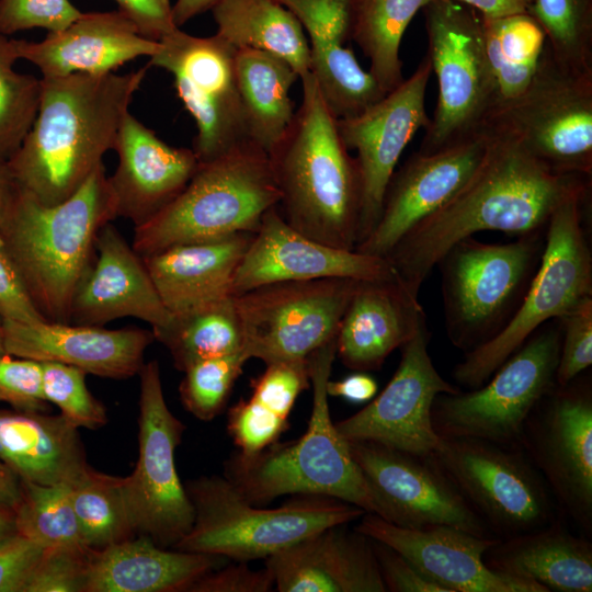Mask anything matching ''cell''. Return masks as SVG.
Returning a JSON list of instances; mask_svg holds the SVG:
<instances>
[{
    "instance_id": "30",
    "label": "cell",
    "mask_w": 592,
    "mask_h": 592,
    "mask_svg": "<svg viewBox=\"0 0 592 592\" xmlns=\"http://www.w3.org/2000/svg\"><path fill=\"white\" fill-rule=\"evenodd\" d=\"M253 234L174 244L143 257L169 312L183 315L234 296V277Z\"/></svg>"
},
{
    "instance_id": "47",
    "label": "cell",
    "mask_w": 592,
    "mask_h": 592,
    "mask_svg": "<svg viewBox=\"0 0 592 592\" xmlns=\"http://www.w3.org/2000/svg\"><path fill=\"white\" fill-rule=\"evenodd\" d=\"M92 554L80 546L44 548L22 592H84Z\"/></svg>"
},
{
    "instance_id": "52",
    "label": "cell",
    "mask_w": 592,
    "mask_h": 592,
    "mask_svg": "<svg viewBox=\"0 0 592 592\" xmlns=\"http://www.w3.org/2000/svg\"><path fill=\"white\" fill-rule=\"evenodd\" d=\"M0 318L33 323L46 321L35 306L0 236Z\"/></svg>"
},
{
    "instance_id": "53",
    "label": "cell",
    "mask_w": 592,
    "mask_h": 592,
    "mask_svg": "<svg viewBox=\"0 0 592 592\" xmlns=\"http://www.w3.org/2000/svg\"><path fill=\"white\" fill-rule=\"evenodd\" d=\"M274 580L266 567L253 570L248 562L223 565L196 580L189 592H269Z\"/></svg>"
},
{
    "instance_id": "20",
    "label": "cell",
    "mask_w": 592,
    "mask_h": 592,
    "mask_svg": "<svg viewBox=\"0 0 592 592\" xmlns=\"http://www.w3.org/2000/svg\"><path fill=\"white\" fill-rule=\"evenodd\" d=\"M431 73L426 55L414 72L380 101L357 116L338 119L344 145L356 151L361 179L357 244L379 219L384 195L401 153L415 133L430 124L425 91Z\"/></svg>"
},
{
    "instance_id": "24",
    "label": "cell",
    "mask_w": 592,
    "mask_h": 592,
    "mask_svg": "<svg viewBox=\"0 0 592 592\" xmlns=\"http://www.w3.org/2000/svg\"><path fill=\"white\" fill-rule=\"evenodd\" d=\"M123 317L146 321L152 331L173 320L143 257L107 223L99 231L94 259L73 294L70 323L103 327Z\"/></svg>"
},
{
    "instance_id": "46",
    "label": "cell",
    "mask_w": 592,
    "mask_h": 592,
    "mask_svg": "<svg viewBox=\"0 0 592 592\" xmlns=\"http://www.w3.org/2000/svg\"><path fill=\"white\" fill-rule=\"evenodd\" d=\"M41 365L45 399L57 406L71 424L96 430L107 422L104 406L86 385V372L58 362H41Z\"/></svg>"
},
{
    "instance_id": "40",
    "label": "cell",
    "mask_w": 592,
    "mask_h": 592,
    "mask_svg": "<svg viewBox=\"0 0 592 592\" xmlns=\"http://www.w3.org/2000/svg\"><path fill=\"white\" fill-rule=\"evenodd\" d=\"M309 71L326 105L337 119L357 116L387 94L345 45L309 41Z\"/></svg>"
},
{
    "instance_id": "36",
    "label": "cell",
    "mask_w": 592,
    "mask_h": 592,
    "mask_svg": "<svg viewBox=\"0 0 592 592\" xmlns=\"http://www.w3.org/2000/svg\"><path fill=\"white\" fill-rule=\"evenodd\" d=\"M212 13L216 34L236 49L250 48L286 60L299 79L309 71V41L298 20L275 0H219Z\"/></svg>"
},
{
    "instance_id": "38",
    "label": "cell",
    "mask_w": 592,
    "mask_h": 592,
    "mask_svg": "<svg viewBox=\"0 0 592 592\" xmlns=\"http://www.w3.org/2000/svg\"><path fill=\"white\" fill-rule=\"evenodd\" d=\"M432 0H354L351 39L369 59V72L385 93L405 79L399 49L414 18Z\"/></svg>"
},
{
    "instance_id": "42",
    "label": "cell",
    "mask_w": 592,
    "mask_h": 592,
    "mask_svg": "<svg viewBox=\"0 0 592 592\" xmlns=\"http://www.w3.org/2000/svg\"><path fill=\"white\" fill-rule=\"evenodd\" d=\"M20 482L21 498L14 509L18 534L43 548L87 547L72 508L69 486Z\"/></svg>"
},
{
    "instance_id": "18",
    "label": "cell",
    "mask_w": 592,
    "mask_h": 592,
    "mask_svg": "<svg viewBox=\"0 0 592 592\" xmlns=\"http://www.w3.org/2000/svg\"><path fill=\"white\" fill-rule=\"evenodd\" d=\"M384 520L403 527L451 526L497 537L432 459L365 441H348Z\"/></svg>"
},
{
    "instance_id": "56",
    "label": "cell",
    "mask_w": 592,
    "mask_h": 592,
    "mask_svg": "<svg viewBox=\"0 0 592 592\" xmlns=\"http://www.w3.org/2000/svg\"><path fill=\"white\" fill-rule=\"evenodd\" d=\"M118 10L127 15L139 32L153 41L175 30L170 0H115Z\"/></svg>"
},
{
    "instance_id": "6",
    "label": "cell",
    "mask_w": 592,
    "mask_h": 592,
    "mask_svg": "<svg viewBox=\"0 0 592 592\" xmlns=\"http://www.w3.org/2000/svg\"><path fill=\"white\" fill-rule=\"evenodd\" d=\"M280 197L269 155L246 140L200 162L183 191L135 227L132 246L145 257L174 244L255 232Z\"/></svg>"
},
{
    "instance_id": "32",
    "label": "cell",
    "mask_w": 592,
    "mask_h": 592,
    "mask_svg": "<svg viewBox=\"0 0 592 592\" xmlns=\"http://www.w3.org/2000/svg\"><path fill=\"white\" fill-rule=\"evenodd\" d=\"M0 460L22 481L72 486L90 468L64 415L0 409Z\"/></svg>"
},
{
    "instance_id": "49",
    "label": "cell",
    "mask_w": 592,
    "mask_h": 592,
    "mask_svg": "<svg viewBox=\"0 0 592 592\" xmlns=\"http://www.w3.org/2000/svg\"><path fill=\"white\" fill-rule=\"evenodd\" d=\"M561 321L556 384L566 386L592 364V297L583 299Z\"/></svg>"
},
{
    "instance_id": "28",
    "label": "cell",
    "mask_w": 592,
    "mask_h": 592,
    "mask_svg": "<svg viewBox=\"0 0 592 592\" xmlns=\"http://www.w3.org/2000/svg\"><path fill=\"white\" fill-rule=\"evenodd\" d=\"M19 59L35 65L42 77L104 75L139 57L153 56L159 41L144 36L119 10L83 13L41 42L14 39Z\"/></svg>"
},
{
    "instance_id": "10",
    "label": "cell",
    "mask_w": 592,
    "mask_h": 592,
    "mask_svg": "<svg viewBox=\"0 0 592 592\" xmlns=\"http://www.w3.org/2000/svg\"><path fill=\"white\" fill-rule=\"evenodd\" d=\"M481 128L516 141L560 173L592 174V72L559 65L547 44L525 91L493 109Z\"/></svg>"
},
{
    "instance_id": "45",
    "label": "cell",
    "mask_w": 592,
    "mask_h": 592,
    "mask_svg": "<svg viewBox=\"0 0 592 592\" xmlns=\"http://www.w3.org/2000/svg\"><path fill=\"white\" fill-rule=\"evenodd\" d=\"M248 360L242 350L189 366L179 386L180 399L186 411L206 422L220 414Z\"/></svg>"
},
{
    "instance_id": "41",
    "label": "cell",
    "mask_w": 592,
    "mask_h": 592,
    "mask_svg": "<svg viewBox=\"0 0 592 592\" xmlns=\"http://www.w3.org/2000/svg\"><path fill=\"white\" fill-rule=\"evenodd\" d=\"M83 543L93 550L135 535L122 492V477L89 470L69 486Z\"/></svg>"
},
{
    "instance_id": "8",
    "label": "cell",
    "mask_w": 592,
    "mask_h": 592,
    "mask_svg": "<svg viewBox=\"0 0 592 592\" xmlns=\"http://www.w3.org/2000/svg\"><path fill=\"white\" fill-rule=\"evenodd\" d=\"M588 193L571 195L553 213L538 265L511 319L455 365L453 378L467 390L483 385L545 322L592 297V257L582 227Z\"/></svg>"
},
{
    "instance_id": "11",
    "label": "cell",
    "mask_w": 592,
    "mask_h": 592,
    "mask_svg": "<svg viewBox=\"0 0 592 592\" xmlns=\"http://www.w3.org/2000/svg\"><path fill=\"white\" fill-rule=\"evenodd\" d=\"M561 333L536 330L480 387L439 395L432 423L440 437L521 447L525 424L556 384Z\"/></svg>"
},
{
    "instance_id": "15",
    "label": "cell",
    "mask_w": 592,
    "mask_h": 592,
    "mask_svg": "<svg viewBox=\"0 0 592 592\" xmlns=\"http://www.w3.org/2000/svg\"><path fill=\"white\" fill-rule=\"evenodd\" d=\"M360 280L328 277L261 285L234 296L249 358L306 361L337 338Z\"/></svg>"
},
{
    "instance_id": "33",
    "label": "cell",
    "mask_w": 592,
    "mask_h": 592,
    "mask_svg": "<svg viewBox=\"0 0 592 592\" xmlns=\"http://www.w3.org/2000/svg\"><path fill=\"white\" fill-rule=\"evenodd\" d=\"M486 566L497 573L528 580L548 592L592 591V545L571 533L557 519L505 538L483 554Z\"/></svg>"
},
{
    "instance_id": "34",
    "label": "cell",
    "mask_w": 592,
    "mask_h": 592,
    "mask_svg": "<svg viewBox=\"0 0 592 592\" xmlns=\"http://www.w3.org/2000/svg\"><path fill=\"white\" fill-rule=\"evenodd\" d=\"M310 386L306 361L275 362L251 380L249 398L227 412V432L237 451L254 454L278 441L288 429L298 396Z\"/></svg>"
},
{
    "instance_id": "27",
    "label": "cell",
    "mask_w": 592,
    "mask_h": 592,
    "mask_svg": "<svg viewBox=\"0 0 592 592\" xmlns=\"http://www.w3.org/2000/svg\"><path fill=\"white\" fill-rule=\"evenodd\" d=\"M338 524L265 559L280 592H386L373 542Z\"/></svg>"
},
{
    "instance_id": "16",
    "label": "cell",
    "mask_w": 592,
    "mask_h": 592,
    "mask_svg": "<svg viewBox=\"0 0 592 592\" xmlns=\"http://www.w3.org/2000/svg\"><path fill=\"white\" fill-rule=\"evenodd\" d=\"M159 43L147 65L172 75L177 94L196 125L193 151L198 161L249 140L236 77L237 49L217 34L200 37L180 27Z\"/></svg>"
},
{
    "instance_id": "19",
    "label": "cell",
    "mask_w": 592,
    "mask_h": 592,
    "mask_svg": "<svg viewBox=\"0 0 592 592\" xmlns=\"http://www.w3.org/2000/svg\"><path fill=\"white\" fill-rule=\"evenodd\" d=\"M423 326L401 350L399 365L380 394L341 421L334 422L346 441H365L415 455H430L440 436L432 423V406L441 394L460 389L436 371L428 352Z\"/></svg>"
},
{
    "instance_id": "14",
    "label": "cell",
    "mask_w": 592,
    "mask_h": 592,
    "mask_svg": "<svg viewBox=\"0 0 592 592\" xmlns=\"http://www.w3.org/2000/svg\"><path fill=\"white\" fill-rule=\"evenodd\" d=\"M138 375V460L133 473L122 477V492L135 535L173 548L194 521L174 460L185 425L168 408L158 362L144 364Z\"/></svg>"
},
{
    "instance_id": "59",
    "label": "cell",
    "mask_w": 592,
    "mask_h": 592,
    "mask_svg": "<svg viewBox=\"0 0 592 592\" xmlns=\"http://www.w3.org/2000/svg\"><path fill=\"white\" fill-rule=\"evenodd\" d=\"M20 190L8 160L0 158V231L14 207Z\"/></svg>"
},
{
    "instance_id": "13",
    "label": "cell",
    "mask_w": 592,
    "mask_h": 592,
    "mask_svg": "<svg viewBox=\"0 0 592 592\" xmlns=\"http://www.w3.org/2000/svg\"><path fill=\"white\" fill-rule=\"evenodd\" d=\"M430 455L497 537L556 519L553 494L522 447L440 437Z\"/></svg>"
},
{
    "instance_id": "39",
    "label": "cell",
    "mask_w": 592,
    "mask_h": 592,
    "mask_svg": "<svg viewBox=\"0 0 592 592\" xmlns=\"http://www.w3.org/2000/svg\"><path fill=\"white\" fill-rule=\"evenodd\" d=\"M152 332L155 340L168 349L180 372L198 361L243 350V333L234 296L173 316L169 326Z\"/></svg>"
},
{
    "instance_id": "23",
    "label": "cell",
    "mask_w": 592,
    "mask_h": 592,
    "mask_svg": "<svg viewBox=\"0 0 592 592\" xmlns=\"http://www.w3.org/2000/svg\"><path fill=\"white\" fill-rule=\"evenodd\" d=\"M354 528L384 543L447 592H548L543 585L497 573L483 554L499 538L481 537L451 526L403 527L364 513Z\"/></svg>"
},
{
    "instance_id": "31",
    "label": "cell",
    "mask_w": 592,
    "mask_h": 592,
    "mask_svg": "<svg viewBox=\"0 0 592 592\" xmlns=\"http://www.w3.org/2000/svg\"><path fill=\"white\" fill-rule=\"evenodd\" d=\"M225 557L163 548L138 535L93 550L84 592H183Z\"/></svg>"
},
{
    "instance_id": "51",
    "label": "cell",
    "mask_w": 592,
    "mask_h": 592,
    "mask_svg": "<svg viewBox=\"0 0 592 592\" xmlns=\"http://www.w3.org/2000/svg\"><path fill=\"white\" fill-rule=\"evenodd\" d=\"M81 14L69 0H0V33L8 36L34 27L57 32Z\"/></svg>"
},
{
    "instance_id": "3",
    "label": "cell",
    "mask_w": 592,
    "mask_h": 592,
    "mask_svg": "<svg viewBox=\"0 0 592 592\" xmlns=\"http://www.w3.org/2000/svg\"><path fill=\"white\" fill-rule=\"evenodd\" d=\"M301 103L287 132L269 153L285 221L321 243L355 250L361 214V179L338 119L308 71Z\"/></svg>"
},
{
    "instance_id": "63",
    "label": "cell",
    "mask_w": 592,
    "mask_h": 592,
    "mask_svg": "<svg viewBox=\"0 0 592 592\" xmlns=\"http://www.w3.org/2000/svg\"><path fill=\"white\" fill-rule=\"evenodd\" d=\"M4 352L5 351H4V348H3L2 319L0 318V353H4Z\"/></svg>"
},
{
    "instance_id": "55",
    "label": "cell",
    "mask_w": 592,
    "mask_h": 592,
    "mask_svg": "<svg viewBox=\"0 0 592 592\" xmlns=\"http://www.w3.org/2000/svg\"><path fill=\"white\" fill-rule=\"evenodd\" d=\"M43 550L20 534L0 542V592H22Z\"/></svg>"
},
{
    "instance_id": "22",
    "label": "cell",
    "mask_w": 592,
    "mask_h": 592,
    "mask_svg": "<svg viewBox=\"0 0 592 592\" xmlns=\"http://www.w3.org/2000/svg\"><path fill=\"white\" fill-rule=\"evenodd\" d=\"M396 275L386 258L316 241L269 209L236 271L232 295L278 282L328 277L378 280Z\"/></svg>"
},
{
    "instance_id": "1",
    "label": "cell",
    "mask_w": 592,
    "mask_h": 592,
    "mask_svg": "<svg viewBox=\"0 0 592 592\" xmlns=\"http://www.w3.org/2000/svg\"><path fill=\"white\" fill-rule=\"evenodd\" d=\"M487 132L488 148L467 182L386 257L398 281L414 297L456 242L483 230L538 234L563 201L590 191L591 178L556 172L516 141Z\"/></svg>"
},
{
    "instance_id": "4",
    "label": "cell",
    "mask_w": 592,
    "mask_h": 592,
    "mask_svg": "<svg viewBox=\"0 0 592 592\" xmlns=\"http://www.w3.org/2000/svg\"><path fill=\"white\" fill-rule=\"evenodd\" d=\"M116 217L103 163L55 205L20 190L0 236L47 321L70 323L72 297L94 259L99 231Z\"/></svg>"
},
{
    "instance_id": "7",
    "label": "cell",
    "mask_w": 592,
    "mask_h": 592,
    "mask_svg": "<svg viewBox=\"0 0 592 592\" xmlns=\"http://www.w3.org/2000/svg\"><path fill=\"white\" fill-rule=\"evenodd\" d=\"M193 505L190 532L174 549L249 562L320 530L350 524L364 510L325 496L300 494L274 509L250 503L225 477L202 476L184 483Z\"/></svg>"
},
{
    "instance_id": "48",
    "label": "cell",
    "mask_w": 592,
    "mask_h": 592,
    "mask_svg": "<svg viewBox=\"0 0 592 592\" xmlns=\"http://www.w3.org/2000/svg\"><path fill=\"white\" fill-rule=\"evenodd\" d=\"M301 24L309 41L351 39L354 0H275Z\"/></svg>"
},
{
    "instance_id": "43",
    "label": "cell",
    "mask_w": 592,
    "mask_h": 592,
    "mask_svg": "<svg viewBox=\"0 0 592 592\" xmlns=\"http://www.w3.org/2000/svg\"><path fill=\"white\" fill-rule=\"evenodd\" d=\"M528 14L544 31L559 65L592 72V0H533Z\"/></svg>"
},
{
    "instance_id": "60",
    "label": "cell",
    "mask_w": 592,
    "mask_h": 592,
    "mask_svg": "<svg viewBox=\"0 0 592 592\" xmlns=\"http://www.w3.org/2000/svg\"><path fill=\"white\" fill-rule=\"evenodd\" d=\"M219 0H175L172 4L174 24L180 27L191 19L212 10Z\"/></svg>"
},
{
    "instance_id": "21",
    "label": "cell",
    "mask_w": 592,
    "mask_h": 592,
    "mask_svg": "<svg viewBox=\"0 0 592 592\" xmlns=\"http://www.w3.org/2000/svg\"><path fill=\"white\" fill-rule=\"evenodd\" d=\"M490 140L480 130L431 153L415 152L394 171L379 219L355 250L386 258L417 224L444 206L467 182Z\"/></svg>"
},
{
    "instance_id": "29",
    "label": "cell",
    "mask_w": 592,
    "mask_h": 592,
    "mask_svg": "<svg viewBox=\"0 0 592 592\" xmlns=\"http://www.w3.org/2000/svg\"><path fill=\"white\" fill-rule=\"evenodd\" d=\"M423 326L418 297L396 275L360 280L339 326L335 356L355 372L379 369Z\"/></svg>"
},
{
    "instance_id": "17",
    "label": "cell",
    "mask_w": 592,
    "mask_h": 592,
    "mask_svg": "<svg viewBox=\"0 0 592 592\" xmlns=\"http://www.w3.org/2000/svg\"><path fill=\"white\" fill-rule=\"evenodd\" d=\"M521 447L553 498L585 534L592 533V391L574 378L556 385L533 410Z\"/></svg>"
},
{
    "instance_id": "35",
    "label": "cell",
    "mask_w": 592,
    "mask_h": 592,
    "mask_svg": "<svg viewBox=\"0 0 592 592\" xmlns=\"http://www.w3.org/2000/svg\"><path fill=\"white\" fill-rule=\"evenodd\" d=\"M235 67L248 138L269 155L293 122L289 91L299 76L283 58L250 48L236 50Z\"/></svg>"
},
{
    "instance_id": "50",
    "label": "cell",
    "mask_w": 592,
    "mask_h": 592,
    "mask_svg": "<svg viewBox=\"0 0 592 592\" xmlns=\"http://www.w3.org/2000/svg\"><path fill=\"white\" fill-rule=\"evenodd\" d=\"M0 402L23 412L47 413L41 362L0 353Z\"/></svg>"
},
{
    "instance_id": "12",
    "label": "cell",
    "mask_w": 592,
    "mask_h": 592,
    "mask_svg": "<svg viewBox=\"0 0 592 592\" xmlns=\"http://www.w3.org/2000/svg\"><path fill=\"white\" fill-rule=\"evenodd\" d=\"M422 10L439 93L419 151L431 153L481 129L493 103V80L480 15L449 0H432Z\"/></svg>"
},
{
    "instance_id": "62",
    "label": "cell",
    "mask_w": 592,
    "mask_h": 592,
    "mask_svg": "<svg viewBox=\"0 0 592 592\" xmlns=\"http://www.w3.org/2000/svg\"><path fill=\"white\" fill-rule=\"evenodd\" d=\"M18 534L14 510L0 505V542Z\"/></svg>"
},
{
    "instance_id": "25",
    "label": "cell",
    "mask_w": 592,
    "mask_h": 592,
    "mask_svg": "<svg viewBox=\"0 0 592 592\" xmlns=\"http://www.w3.org/2000/svg\"><path fill=\"white\" fill-rule=\"evenodd\" d=\"M4 351L37 362L76 366L99 377L125 379L139 374L152 331L105 329L53 321L24 323L2 320Z\"/></svg>"
},
{
    "instance_id": "44",
    "label": "cell",
    "mask_w": 592,
    "mask_h": 592,
    "mask_svg": "<svg viewBox=\"0 0 592 592\" xmlns=\"http://www.w3.org/2000/svg\"><path fill=\"white\" fill-rule=\"evenodd\" d=\"M14 39L0 33V158L9 160L30 130L41 101L42 81L14 69Z\"/></svg>"
},
{
    "instance_id": "54",
    "label": "cell",
    "mask_w": 592,
    "mask_h": 592,
    "mask_svg": "<svg viewBox=\"0 0 592 592\" xmlns=\"http://www.w3.org/2000/svg\"><path fill=\"white\" fill-rule=\"evenodd\" d=\"M372 542L386 592H447L400 553L384 543Z\"/></svg>"
},
{
    "instance_id": "9",
    "label": "cell",
    "mask_w": 592,
    "mask_h": 592,
    "mask_svg": "<svg viewBox=\"0 0 592 592\" xmlns=\"http://www.w3.org/2000/svg\"><path fill=\"white\" fill-rule=\"evenodd\" d=\"M538 234L508 243L467 237L440 259L446 332L468 352L493 338L521 304L539 261Z\"/></svg>"
},
{
    "instance_id": "61",
    "label": "cell",
    "mask_w": 592,
    "mask_h": 592,
    "mask_svg": "<svg viewBox=\"0 0 592 592\" xmlns=\"http://www.w3.org/2000/svg\"><path fill=\"white\" fill-rule=\"evenodd\" d=\"M20 498V479L0 460V505L14 510Z\"/></svg>"
},
{
    "instance_id": "58",
    "label": "cell",
    "mask_w": 592,
    "mask_h": 592,
    "mask_svg": "<svg viewBox=\"0 0 592 592\" xmlns=\"http://www.w3.org/2000/svg\"><path fill=\"white\" fill-rule=\"evenodd\" d=\"M475 9L481 19L528 13L533 0H449Z\"/></svg>"
},
{
    "instance_id": "37",
    "label": "cell",
    "mask_w": 592,
    "mask_h": 592,
    "mask_svg": "<svg viewBox=\"0 0 592 592\" xmlns=\"http://www.w3.org/2000/svg\"><path fill=\"white\" fill-rule=\"evenodd\" d=\"M481 20L493 80L491 112L517 98L530 86L547 41L539 24L528 13Z\"/></svg>"
},
{
    "instance_id": "5",
    "label": "cell",
    "mask_w": 592,
    "mask_h": 592,
    "mask_svg": "<svg viewBox=\"0 0 592 592\" xmlns=\"http://www.w3.org/2000/svg\"><path fill=\"white\" fill-rule=\"evenodd\" d=\"M335 340L307 358L312 407L306 431L254 454L236 451L225 462L224 477L250 503L261 506L283 496H325L382 516L349 442L331 419L327 383L337 357Z\"/></svg>"
},
{
    "instance_id": "2",
    "label": "cell",
    "mask_w": 592,
    "mask_h": 592,
    "mask_svg": "<svg viewBox=\"0 0 592 592\" xmlns=\"http://www.w3.org/2000/svg\"><path fill=\"white\" fill-rule=\"evenodd\" d=\"M148 68L41 77L36 117L8 160L20 189L47 206L71 196L114 148Z\"/></svg>"
},
{
    "instance_id": "57",
    "label": "cell",
    "mask_w": 592,
    "mask_h": 592,
    "mask_svg": "<svg viewBox=\"0 0 592 592\" xmlns=\"http://www.w3.org/2000/svg\"><path fill=\"white\" fill-rule=\"evenodd\" d=\"M376 380L366 372H356L340 380L329 379L327 392L332 397L342 398L352 403H365L377 394Z\"/></svg>"
},
{
    "instance_id": "26",
    "label": "cell",
    "mask_w": 592,
    "mask_h": 592,
    "mask_svg": "<svg viewBox=\"0 0 592 592\" xmlns=\"http://www.w3.org/2000/svg\"><path fill=\"white\" fill-rule=\"evenodd\" d=\"M113 150L117 167L107 181L116 216L138 227L167 207L186 186L198 167L193 149L160 139L129 112Z\"/></svg>"
}]
</instances>
